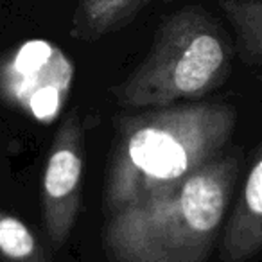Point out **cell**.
<instances>
[{
    "label": "cell",
    "instance_id": "obj_1",
    "mask_svg": "<svg viewBox=\"0 0 262 262\" xmlns=\"http://www.w3.org/2000/svg\"><path fill=\"white\" fill-rule=\"evenodd\" d=\"M120 120L104 182L108 215L165 196L214 160L232 137L237 113L230 104L192 102Z\"/></svg>",
    "mask_w": 262,
    "mask_h": 262
},
{
    "label": "cell",
    "instance_id": "obj_2",
    "mask_svg": "<svg viewBox=\"0 0 262 262\" xmlns=\"http://www.w3.org/2000/svg\"><path fill=\"white\" fill-rule=\"evenodd\" d=\"M239 165L210 160L165 196L110 214L102 246L112 262H207L225 221Z\"/></svg>",
    "mask_w": 262,
    "mask_h": 262
},
{
    "label": "cell",
    "instance_id": "obj_3",
    "mask_svg": "<svg viewBox=\"0 0 262 262\" xmlns=\"http://www.w3.org/2000/svg\"><path fill=\"white\" fill-rule=\"evenodd\" d=\"M226 69L221 38L203 24L180 20L158 40L149 58L115 90L120 106L162 108L210 90Z\"/></svg>",
    "mask_w": 262,
    "mask_h": 262
},
{
    "label": "cell",
    "instance_id": "obj_4",
    "mask_svg": "<svg viewBox=\"0 0 262 262\" xmlns=\"http://www.w3.org/2000/svg\"><path fill=\"white\" fill-rule=\"evenodd\" d=\"M70 61L47 41H29L0 61V101L38 122L59 115L72 84Z\"/></svg>",
    "mask_w": 262,
    "mask_h": 262
},
{
    "label": "cell",
    "instance_id": "obj_5",
    "mask_svg": "<svg viewBox=\"0 0 262 262\" xmlns=\"http://www.w3.org/2000/svg\"><path fill=\"white\" fill-rule=\"evenodd\" d=\"M83 164V126L79 113L70 112L56 131L41 183L43 223L54 248L67 243L76 223L81 203Z\"/></svg>",
    "mask_w": 262,
    "mask_h": 262
},
{
    "label": "cell",
    "instance_id": "obj_6",
    "mask_svg": "<svg viewBox=\"0 0 262 262\" xmlns=\"http://www.w3.org/2000/svg\"><path fill=\"white\" fill-rule=\"evenodd\" d=\"M262 251V146L251 165L241 198L223 232V262H248Z\"/></svg>",
    "mask_w": 262,
    "mask_h": 262
},
{
    "label": "cell",
    "instance_id": "obj_7",
    "mask_svg": "<svg viewBox=\"0 0 262 262\" xmlns=\"http://www.w3.org/2000/svg\"><path fill=\"white\" fill-rule=\"evenodd\" d=\"M0 262H52V258L26 223L0 210Z\"/></svg>",
    "mask_w": 262,
    "mask_h": 262
},
{
    "label": "cell",
    "instance_id": "obj_8",
    "mask_svg": "<svg viewBox=\"0 0 262 262\" xmlns=\"http://www.w3.org/2000/svg\"><path fill=\"white\" fill-rule=\"evenodd\" d=\"M126 2L127 0H94L86 15L88 33L97 34L106 29V26L115 20V11H120Z\"/></svg>",
    "mask_w": 262,
    "mask_h": 262
},
{
    "label": "cell",
    "instance_id": "obj_9",
    "mask_svg": "<svg viewBox=\"0 0 262 262\" xmlns=\"http://www.w3.org/2000/svg\"><path fill=\"white\" fill-rule=\"evenodd\" d=\"M244 34L250 40V43L262 54V15H255L250 18H244Z\"/></svg>",
    "mask_w": 262,
    "mask_h": 262
}]
</instances>
